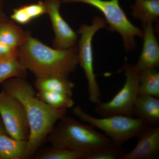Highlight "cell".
<instances>
[{"mask_svg":"<svg viewBox=\"0 0 159 159\" xmlns=\"http://www.w3.org/2000/svg\"><path fill=\"white\" fill-rule=\"evenodd\" d=\"M3 88L20 101L25 109L30 134L28 156H32L47 139L56 122L66 116V109H57L39 99L25 78L14 77L4 82Z\"/></svg>","mask_w":159,"mask_h":159,"instance_id":"obj_1","label":"cell"},{"mask_svg":"<svg viewBox=\"0 0 159 159\" xmlns=\"http://www.w3.org/2000/svg\"><path fill=\"white\" fill-rule=\"evenodd\" d=\"M18 51L20 60L36 77L53 74L69 76L78 64L77 46L66 49L51 48L29 31Z\"/></svg>","mask_w":159,"mask_h":159,"instance_id":"obj_2","label":"cell"},{"mask_svg":"<svg viewBox=\"0 0 159 159\" xmlns=\"http://www.w3.org/2000/svg\"><path fill=\"white\" fill-rule=\"evenodd\" d=\"M58 121L48 136L54 148H68L87 156L112 142L106 135L97 131L92 125L83 124L73 118L65 116Z\"/></svg>","mask_w":159,"mask_h":159,"instance_id":"obj_3","label":"cell"},{"mask_svg":"<svg viewBox=\"0 0 159 159\" xmlns=\"http://www.w3.org/2000/svg\"><path fill=\"white\" fill-rule=\"evenodd\" d=\"M73 113L83 122L94 128L101 129L117 145H122L138 134L147 125L138 118L122 115H114L98 118L92 116L80 107L73 109Z\"/></svg>","mask_w":159,"mask_h":159,"instance_id":"obj_4","label":"cell"},{"mask_svg":"<svg viewBox=\"0 0 159 159\" xmlns=\"http://www.w3.org/2000/svg\"><path fill=\"white\" fill-rule=\"evenodd\" d=\"M61 3L81 2L95 7L102 12L108 29L116 31L121 35L126 51H131L136 47L135 38H142L143 31L134 25L121 8L119 0H61Z\"/></svg>","mask_w":159,"mask_h":159,"instance_id":"obj_5","label":"cell"},{"mask_svg":"<svg viewBox=\"0 0 159 159\" xmlns=\"http://www.w3.org/2000/svg\"><path fill=\"white\" fill-rule=\"evenodd\" d=\"M106 22L103 18L96 16L91 25H83L78 33L80 34L77 47L78 64L83 69L88 83L89 98L95 104L101 101V94L94 72L93 39L97 31L106 27Z\"/></svg>","mask_w":159,"mask_h":159,"instance_id":"obj_6","label":"cell"},{"mask_svg":"<svg viewBox=\"0 0 159 159\" xmlns=\"http://www.w3.org/2000/svg\"><path fill=\"white\" fill-rule=\"evenodd\" d=\"M125 81L121 89L111 100L99 101L94 111L101 117L114 115L134 117L135 102L139 96V71L134 66L126 63L123 66Z\"/></svg>","mask_w":159,"mask_h":159,"instance_id":"obj_7","label":"cell"},{"mask_svg":"<svg viewBox=\"0 0 159 159\" xmlns=\"http://www.w3.org/2000/svg\"><path fill=\"white\" fill-rule=\"evenodd\" d=\"M0 116L8 135L28 141L30 128L25 107L19 99L4 89L0 93Z\"/></svg>","mask_w":159,"mask_h":159,"instance_id":"obj_8","label":"cell"},{"mask_svg":"<svg viewBox=\"0 0 159 159\" xmlns=\"http://www.w3.org/2000/svg\"><path fill=\"white\" fill-rule=\"evenodd\" d=\"M44 3L55 34L53 43L54 48L66 49L76 46L78 39L77 33L60 12L61 0H45Z\"/></svg>","mask_w":159,"mask_h":159,"instance_id":"obj_9","label":"cell"},{"mask_svg":"<svg viewBox=\"0 0 159 159\" xmlns=\"http://www.w3.org/2000/svg\"><path fill=\"white\" fill-rule=\"evenodd\" d=\"M138 143L121 159H153L159 154V125L147 126L138 135Z\"/></svg>","mask_w":159,"mask_h":159,"instance_id":"obj_10","label":"cell"},{"mask_svg":"<svg viewBox=\"0 0 159 159\" xmlns=\"http://www.w3.org/2000/svg\"><path fill=\"white\" fill-rule=\"evenodd\" d=\"M143 48L137 64L139 71L156 68L159 65V44L155 35L152 22L147 23L143 27Z\"/></svg>","mask_w":159,"mask_h":159,"instance_id":"obj_11","label":"cell"},{"mask_svg":"<svg viewBox=\"0 0 159 159\" xmlns=\"http://www.w3.org/2000/svg\"><path fill=\"white\" fill-rule=\"evenodd\" d=\"M134 116L147 126L159 124V98L149 95H139L135 102Z\"/></svg>","mask_w":159,"mask_h":159,"instance_id":"obj_12","label":"cell"},{"mask_svg":"<svg viewBox=\"0 0 159 159\" xmlns=\"http://www.w3.org/2000/svg\"><path fill=\"white\" fill-rule=\"evenodd\" d=\"M35 85L38 91H49L73 96L74 84L68 76L59 74L36 77Z\"/></svg>","mask_w":159,"mask_h":159,"instance_id":"obj_13","label":"cell"},{"mask_svg":"<svg viewBox=\"0 0 159 159\" xmlns=\"http://www.w3.org/2000/svg\"><path fill=\"white\" fill-rule=\"evenodd\" d=\"M28 140H17L0 134V159H23L28 156Z\"/></svg>","mask_w":159,"mask_h":159,"instance_id":"obj_14","label":"cell"},{"mask_svg":"<svg viewBox=\"0 0 159 159\" xmlns=\"http://www.w3.org/2000/svg\"><path fill=\"white\" fill-rule=\"evenodd\" d=\"M131 8L133 16L141 22L142 28L147 23L158 21L159 0H135Z\"/></svg>","mask_w":159,"mask_h":159,"instance_id":"obj_15","label":"cell"},{"mask_svg":"<svg viewBox=\"0 0 159 159\" xmlns=\"http://www.w3.org/2000/svg\"><path fill=\"white\" fill-rule=\"evenodd\" d=\"M27 31L25 32L13 21L7 20L0 25V42L18 48L25 42Z\"/></svg>","mask_w":159,"mask_h":159,"instance_id":"obj_16","label":"cell"},{"mask_svg":"<svg viewBox=\"0 0 159 159\" xmlns=\"http://www.w3.org/2000/svg\"><path fill=\"white\" fill-rule=\"evenodd\" d=\"M139 96L149 95L159 97V73L155 68L139 72Z\"/></svg>","mask_w":159,"mask_h":159,"instance_id":"obj_17","label":"cell"},{"mask_svg":"<svg viewBox=\"0 0 159 159\" xmlns=\"http://www.w3.org/2000/svg\"><path fill=\"white\" fill-rule=\"evenodd\" d=\"M27 70L19 57L0 58V84L14 77L25 78Z\"/></svg>","mask_w":159,"mask_h":159,"instance_id":"obj_18","label":"cell"},{"mask_svg":"<svg viewBox=\"0 0 159 159\" xmlns=\"http://www.w3.org/2000/svg\"><path fill=\"white\" fill-rule=\"evenodd\" d=\"M36 96L52 108L57 109H67L73 107L74 105L72 96L67 94L49 91H39Z\"/></svg>","mask_w":159,"mask_h":159,"instance_id":"obj_19","label":"cell"},{"mask_svg":"<svg viewBox=\"0 0 159 159\" xmlns=\"http://www.w3.org/2000/svg\"><path fill=\"white\" fill-rule=\"evenodd\" d=\"M85 154L65 148H54L45 151L37 157L38 159H84Z\"/></svg>","mask_w":159,"mask_h":159,"instance_id":"obj_20","label":"cell"},{"mask_svg":"<svg viewBox=\"0 0 159 159\" xmlns=\"http://www.w3.org/2000/svg\"><path fill=\"white\" fill-rule=\"evenodd\" d=\"M125 153L122 146L112 142L108 146L87 156L84 159H121Z\"/></svg>","mask_w":159,"mask_h":159,"instance_id":"obj_21","label":"cell"},{"mask_svg":"<svg viewBox=\"0 0 159 159\" xmlns=\"http://www.w3.org/2000/svg\"><path fill=\"white\" fill-rule=\"evenodd\" d=\"M20 8L30 22L33 20L47 14L45 6L42 1L24 5L20 6Z\"/></svg>","mask_w":159,"mask_h":159,"instance_id":"obj_22","label":"cell"},{"mask_svg":"<svg viewBox=\"0 0 159 159\" xmlns=\"http://www.w3.org/2000/svg\"><path fill=\"white\" fill-rule=\"evenodd\" d=\"M18 57L17 48L10 47L0 42V58H12Z\"/></svg>","mask_w":159,"mask_h":159,"instance_id":"obj_23","label":"cell"},{"mask_svg":"<svg viewBox=\"0 0 159 159\" xmlns=\"http://www.w3.org/2000/svg\"><path fill=\"white\" fill-rule=\"evenodd\" d=\"M7 20L8 19L6 17L4 12H3L2 6H1V2H0V25Z\"/></svg>","mask_w":159,"mask_h":159,"instance_id":"obj_24","label":"cell"},{"mask_svg":"<svg viewBox=\"0 0 159 159\" xmlns=\"http://www.w3.org/2000/svg\"><path fill=\"white\" fill-rule=\"evenodd\" d=\"M6 134V130H5L3 125H2L0 122V134Z\"/></svg>","mask_w":159,"mask_h":159,"instance_id":"obj_25","label":"cell"},{"mask_svg":"<svg viewBox=\"0 0 159 159\" xmlns=\"http://www.w3.org/2000/svg\"><path fill=\"white\" fill-rule=\"evenodd\" d=\"M3 1V0H0V2H2Z\"/></svg>","mask_w":159,"mask_h":159,"instance_id":"obj_26","label":"cell"}]
</instances>
